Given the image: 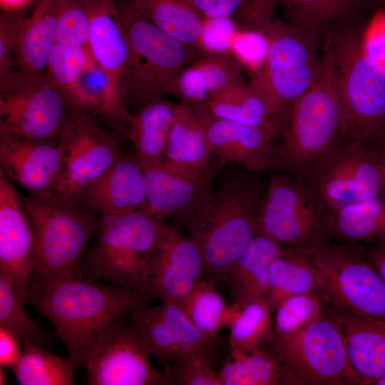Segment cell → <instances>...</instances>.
<instances>
[{"mask_svg": "<svg viewBox=\"0 0 385 385\" xmlns=\"http://www.w3.org/2000/svg\"><path fill=\"white\" fill-rule=\"evenodd\" d=\"M239 26L232 17L203 19L195 48L200 56L231 54Z\"/></svg>", "mask_w": 385, "mask_h": 385, "instance_id": "cell-45", "label": "cell"}, {"mask_svg": "<svg viewBox=\"0 0 385 385\" xmlns=\"http://www.w3.org/2000/svg\"><path fill=\"white\" fill-rule=\"evenodd\" d=\"M127 1L163 31L195 48L203 19L189 0Z\"/></svg>", "mask_w": 385, "mask_h": 385, "instance_id": "cell-36", "label": "cell"}, {"mask_svg": "<svg viewBox=\"0 0 385 385\" xmlns=\"http://www.w3.org/2000/svg\"><path fill=\"white\" fill-rule=\"evenodd\" d=\"M324 286L313 265L297 250L287 247L272 263L265 300L272 312L286 299L299 294L318 293Z\"/></svg>", "mask_w": 385, "mask_h": 385, "instance_id": "cell-31", "label": "cell"}, {"mask_svg": "<svg viewBox=\"0 0 385 385\" xmlns=\"http://www.w3.org/2000/svg\"><path fill=\"white\" fill-rule=\"evenodd\" d=\"M265 348L297 385H360L341 329L324 312L299 334L272 339Z\"/></svg>", "mask_w": 385, "mask_h": 385, "instance_id": "cell-10", "label": "cell"}, {"mask_svg": "<svg viewBox=\"0 0 385 385\" xmlns=\"http://www.w3.org/2000/svg\"><path fill=\"white\" fill-rule=\"evenodd\" d=\"M149 299L141 292L72 277L32 282L26 303L55 327L74 371L85 368L106 330Z\"/></svg>", "mask_w": 385, "mask_h": 385, "instance_id": "cell-1", "label": "cell"}, {"mask_svg": "<svg viewBox=\"0 0 385 385\" xmlns=\"http://www.w3.org/2000/svg\"><path fill=\"white\" fill-rule=\"evenodd\" d=\"M92 55L85 46L56 43L46 66L43 79L58 90L73 111L77 101V82Z\"/></svg>", "mask_w": 385, "mask_h": 385, "instance_id": "cell-40", "label": "cell"}, {"mask_svg": "<svg viewBox=\"0 0 385 385\" xmlns=\"http://www.w3.org/2000/svg\"><path fill=\"white\" fill-rule=\"evenodd\" d=\"M282 1L283 0H243L234 19L240 28L267 33L268 27L274 20L276 9Z\"/></svg>", "mask_w": 385, "mask_h": 385, "instance_id": "cell-47", "label": "cell"}, {"mask_svg": "<svg viewBox=\"0 0 385 385\" xmlns=\"http://www.w3.org/2000/svg\"><path fill=\"white\" fill-rule=\"evenodd\" d=\"M120 140L100 123L98 116L72 114L58 143L61 181L57 195L73 199L101 176L121 153Z\"/></svg>", "mask_w": 385, "mask_h": 385, "instance_id": "cell-14", "label": "cell"}, {"mask_svg": "<svg viewBox=\"0 0 385 385\" xmlns=\"http://www.w3.org/2000/svg\"><path fill=\"white\" fill-rule=\"evenodd\" d=\"M21 346L12 333L0 327V366L10 368L18 360Z\"/></svg>", "mask_w": 385, "mask_h": 385, "instance_id": "cell-50", "label": "cell"}, {"mask_svg": "<svg viewBox=\"0 0 385 385\" xmlns=\"http://www.w3.org/2000/svg\"><path fill=\"white\" fill-rule=\"evenodd\" d=\"M205 274V265L197 242L168 225L141 292L149 299L178 303L204 279Z\"/></svg>", "mask_w": 385, "mask_h": 385, "instance_id": "cell-18", "label": "cell"}, {"mask_svg": "<svg viewBox=\"0 0 385 385\" xmlns=\"http://www.w3.org/2000/svg\"><path fill=\"white\" fill-rule=\"evenodd\" d=\"M324 305L318 293L303 294L286 299L274 312L272 339H287L299 334L322 316Z\"/></svg>", "mask_w": 385, "mask_h": 385, "instance_id": "cell-41", "label": "cell"}, {"mask_svg": "<svg viewBox=\"0 0 385 385\" xmlns=\"http://www.w3.org/2000/svg\"><path fill=\"white\" fill-rule=\"evenodd\" d=\"M5 366H0V385L6 384Z\"/></svg>", "mask_w": 385, "mask_h": 385, "instance_id": "cell-54", "label": "cell"}, {"mask_svg": "<svg viewBox=\"0 0 385 385\" xmlns=\"http://www.w3.org/2000/svg\"><path fill=\"white\" fill-rule=\"evenodd\" d=\"M90 20L81 0H65L56 31V43L88 48Z\"/></svg>", "mask_w": 385, "mask_h": 385, "instance_id": "cell-43", "label": "cell"}, {"mask_svg": "<svg viewBox=\"0 0 385 385\" xmlns=\"http://www.w3.org/2000/svg\"><path fill=\"white\" fill-rule=\"evenodd\" d=\"M178 304L201 333L213 342L217 339L225 327L230 305L217 289L215 280L203 279Z\"/></svg>", "mask_w": 385, "mask_h": 385, "instance_id": "cell-37", "label": "cell"}, {"mask_svg": "<svg viewBox=\"0 0 385 385\" xmlns=\"http://www.w3.org/2000/svg\"><path fill=\"white\" fill-rule=\"evenodd\" d=\"M374 148L381 168L382 174L384 191L385 195V138L376 145H372Z\"/></svg>", "mask_w": 385, "mask_h": 385, "instance_id": "cell-53", "label": "cell"}, {"mask_svg": "<svg viewBox=\"0 0 385 385\" xmlns=\"http://www.w3.org/2000/svg\"><path fill=\"white\" fill-rule=\"evenodd\" d=\"M130 314V327L151 355L165 361H174L193 351L212 356L214 342L196 328L178 303L152 306L145 302Z\"/></svg>", "mask_w": 385, "mask_h": 385, "instance_id": "cell-20", "label": "cell"}, {"mask_svg": "<svg viewBox=\"0 0 385 385\" xmlns=\"http://www.w3.org/2000/svg\"><path fill=\"white\" fill-rule=\"evenodd\" d=\"M243 0H189L202 19L232 17Z\"/></svg>", "mask_w": 385, "mask_h": 385, "instance_id": "cell-49", "label": "cell"}, {"mask_svg": "<svg viewBox=\"0 0 385 385\" xmlns=\"http://www.w3.org/2000/svg\"><path fill=\"white\" fill-rule=\"evenodd\" d=\"M118 7L129 46L128 105L170 94L180 71L200 57L197 51L148 21L127 0Z\"/></svg>", "mask_w": 385, "mask_h": 385, "instance_id": "cell-6", "label": "cell"}, {"mask_svg": "<svg viewBox=\"0 0 385 385\" xmlns=\"http://www.w3.org/2000/svg\"><path fill=\"white\" fill-rule=\"evenodd\" d=\"M380 8L385 11V0H381V6Z\"/></svg>", "mask_w": 385, "mask_h": 385, "instance_id": "cell-56", "label": "cell"}, {"mask_svg": "<svg viewBox=\"0 0 385 385\" xmlns=\"http://www.w3.org/2000/svg\"><path fill=\"white\" fill-rule=\"evenodd\" d=\"M65 0H37L19 35L16 51L18 71L42 81L50 53L56 43V31Z\"/></svg>", "mask_w": 385, "mask_h": 385, "instance_id": "cell-25", "label": "cell"}, {"mask_svg": "<svg viewBox=\"0 0 385 385\" xmlns=\"http://www.w3.org/2000/svg\"><path fill=\"white\" fill-rule=\"evenodd\" d=\"M369 0H283L287 22L318 41L337 25L358 20Z\"/></svg>", "mask_w": 385, "mask_h": 385, "instance_id": "cell-29", "label": "cell"}, {"mask_svg": "<svg viewBox=\"0 0 385 385\" xmlns=\"http://www.w3.org/2000/svg\"><path fill=\"white\" fill-rule=\"evenodd\" d=\"M210 356L204 352L193 351L178 357L165 371L163 384L222 385Z\"/></svg>", "mask_w": 385, "mask_h": 385, "instance_id": "cell-42", "label": "cell"}, {"mask_svg": "<svg viewBox=\"0 0 385 385\" xmlns=\"http://www.w3.org/2000/svg\"><path fill=\"white\" fill-rule=\"evenodd\" d=\"M38 260V242L24 198L0 172V270L11 278L25 304Z\"/></svg>", "mask_w": 385, "mask_h": 385, "instance_id": "cell-17", "label": "cell"}, {"mask_svg": "<svg viewBox=\"0 0 385 385\" xmlns=\"http://www.w3.org/2000/svg\"><path fill=\"white\" fill-rule=\"evenodd\" d=\"M199 106L214 117L260 128L274 139L282 138L265 98L251 81H237Z\"/></svg>", "mask_w": 385, "mask_h": 385, "instance_id": "cell-30", "label": "cell"}, {"mask_svg": "<svg viewBox=\"0 0 385 385\" xmlns=\"http://www.w3.org/2000/svg\"><path fill=\"white\" fill-rule=\"evenodd\" d=\"M364 53L385 66V11L377 8L362 36Z\"/></svg>", "mask_w": 385, "mask_h": 385, "instance_id": "cell-48", "label": "cell"}, {"mask_svg": "<svg viewBox=\"0 0 385 385\" xmlns=\"http://www.w3.org/2000/svg\"><path fill=\"white\" fill-rule=\"evenodd\" d=\"M254 235L299 250L331 238L329 210L309 185L289 174H274L255 212Z\"/></svg>", "mask_w": 385, "mask_h": 385, "instance_id": "cell-8", "label": "cell"}, {"mask_svg": "<svg viewBox=\"0 0 385 385\" xmlns=\"http://www.w3.org/2000/svg\"><path fill=\"white\" fill-rule=\"evenodd\" d=\"M141 337L121 317L103 333L85 369L90 385L163 384L165 374L155 368Z\"/></svg>", "mask_w": 385, "mask_h": 385, "instance_id": "cell-16", "label": "cell"}, {"mask_svg": "<svg viewBox=\"0 0 385 385\" xmlns=\"http://www.w3.org/2000/svg\"><path fill=\"white\" fill-rule=\"evenodd\" d=\"M24 200L38 246L31 283L76 277L99 213L77 198L63 200L56 193L31 194Z\"/></svg>", "mask_w": 385, "mask_h": 385, "instance_id": "cell-5", "label": "cell"}, {"mask_svg": "<svg viewBox=\"0 0 385 385\" xmlns=\"http://www.w3.org/2000/svg\"><path fill=\"white\" fill-rule=\"evenodd\" d=\"M243 71L232 54L200 56L180 71L170 94L185 105H203L229 86L243 80Z\"/></svg>", "mask_w": 385, "mask_h": 385, "instance_id": "cell-26", "label": "cell"}, {"mask_svg": "<svg viewBox=\"0 0 385 385\" xmlns=\"http://www.w3.org/2000/svg\"><path fill=\"white\" fill-rule=\"evenodd\" d=\"M359 247L385 282V245Z\"/></svg>", "mask_w": 385, "mask_h": 385, "instance_id": "cell-51", "label": "cell"}, {"mask_svg": "<svg viewBox=\"0 0 385 385\" xmlns=\"http://www.w3.org/2000/svg\"><path fill=\"white\" fill-rule=\"evenodd\" d=\"M222 164L216 159L197 170L165 160L144 170V211L165 222L173 218L192 232L205 219L214 198L212 183Z\"/></svg>", "mask_w": 385, "mask_h": 385, "instance_id": "cell-13", "label": "cell"}, {"mask_svg": "<svg viewBox=\"0 0 385 385\" xmlns=\"http://www.w3.org/2000/svg\"><path fill=\"white\" fill-rule=\"evenodd\" d=\"M358 20L334 27L322 47L337 86L344 140L372 146L385 138V66L363 51Z\"/></svg>", "mask_w": 385, "mask_h": 385, "instance_id": "cell-2", "label": "cell"}, {"mask_svg": "<svg viewBox=\"0 0 385 385\" xmlns=\"http://www.w3.org/2000/svg\"><path fill=\"white\" fill-rule=\"evenodd\" d=\"M71 117L64 97L44 79L13 71L0 80V131L58 143Z\"/></svg>", "mask_w": 385, "mask_h": 385, "instance_id": "cell-12", "label": "cell"}, {"mask_svg": "<svg viewBox=\"0 0 385 385\" xmlns=\"http://www.w3.org/2000/svg\"><path fill=\"white\" fill-rule=\"evenodd\" d=\"M308 185L328 210L384 195L374 148L344 140Z\"/></svg>", "mask_w": 385, "mask_h": 385, "instance_id": "cell-15", "label": "cell"}, {"mask_svg": "<svg viewBox=\"0 0 385 385\" xmlns=\"http://www.w3.org/2000/svg\"><path fill=\"white\" fill-rule=\"evenodd\" d=\"M195 106L200 117L212 156L220 163H236L250 172L280 168V145L269 133L257 127L212 116Z\"/></svg>", "mask_w": 385, "mask_h": 385, "instance_id": "cell-21", "label": "cell"}, {"mask_svg": "<svg viewBox=\"0 0 385 385\" xmlns=\"http://www.w3.org/2000/svg\"><path fill=\"white\" fill-rule=\"evenodd\" d=\"M21 385H72L74 370L68 362L41 347L24 349L9 368Z\"/></svg>", "mask_w": 385, "mask_h": 385, "instance_id": "cell-38", "label": "cell"}, {"mask_svg": "<svg viewBox=\"0 0 385 385\" xmlns=\"http://www.w3.org/2000/svg\"><path fill=\"white\" fill-rule=\"evenodd\" d=\"M25 306L11 278L0 270V327L12 333L24 349L48 344L50 334L28 316Z\"/></svg>", "mask_w": 385, "mask_h": 385, "instance_id": "cell-39", "label": "cell"}, {"mask_svg": "<svg viewBox=\"0 0 385 385\" xmlns=\"http://www.w3.org/2000/svg\"><path fill=\"white\" fill-rule=\"evenodd\" d=\"M178 104L158 98L144 103L135 114H129L125 137L133 143V155L143 170L165 161L168 136Z\"/></svg>", "mask_w": 385, "mask_h": 385, "instance_id": "cell-27", "label": "cell"}, {"mask_svg": "<svg viewBox=\"0 0 385 385\" xmlns=\"http://www.w3.org/2000/svg\"><path fill=\"white\" fill-rule=\"evenodd\" d=\"M265 298L233 302L225 327L232 354L265 347L274 337V319Z\"/></svg>", "mask_w": 385, "mask_h": 385, "instance_id": "cell-33", "label": "cell"}, {"mask_svg": "<svg viewBox=\"0 0 385 385\" xmlns=\"http://www.w3.org/2000/svg\"><path fill=\"white\" fill-rule=\"evenodd\" d=\"M75 198L98 213L144 210V170L133 155L121 152L115 162Z\"/></svg>", "mask_w": 385, "mask_h": 385, "instance_id": "cell-23", "label": "cell"}, {"mask_svg": "<svg viewBox=\"0 0 385 385\" xmlns=\"http://www.w3.org/2000/svg\"><path fill=\"white\" fill-rule=\"evenodd\" d=\"M26 9L2 11L0 15V80L16 66V51L22 27L28 17Z\"/></svg>", "mask_w": 385, "mask_h": 385, "instance_id": "cell-46", "label": "cell"}, {"mask_svg": "<svg viewBox=\"0 0 385 385\" xmlns=\"http://www.w3.org/2000/svg\"><path fill=\"white\" fill-rule=\"evenodd\" d=\"M168 227L144 210L99 213L95 245L76 275L141 292Z\"/></svg>", "mask_w": 385, "mask_h": 385, "instance_id": "cell-4", "label": "cell"}, {"mask_svg": "<svg viewBox=\"0 0 385 385\" xmlns=\"http://www.w3.org/2000/svg\"><path fill=\"white\" fill-rule=\"evenodd\" d=\"M269 47L267 33L238 28L230 53L252 77L262 68Z\"/></svg>", "mask_w": 385, "mask_h": 385, "instance_id": "cell-44", "label": "cell"}, {"mask_svg": "<svg viewBox=\"0 0 385 385\" xmlns=\"http://www.w3.org/2000/svg\"><path fill=\"white\" fill-rule=\"evenodd\" d=\"M211 156L197 108L179 103L168 136L165 160L202 170L210 163Z\"/></svg>", "mask_w": 385, "mask_h": 385, "instance_id": "cell-34", "label": "cell"}, {"mask_svg": "<svg viewBox=\"0 0 385 385\" xmlns=\"http://www.w3.org/2000/svg\"><path fill=\"white\" fill-rule=\"evenodd\" d=\"M287 247L268 237L253 235L225 277L232 302L265 297L271 266Z\"/></svg>", "mask_w": 385, "mask_h": 385, "instance_id": "cell-28", "label": "cell"}, {"mask_svg": "<svg viewBox=\"0 0 385 385\" xmlns=\"http://www.w3.org/2000/svg\"><path fill=\"white\" fill-rule=\"evenodd\" d=\"M90 20L88 48L107 73L117 111L127 126L129 46L114 0H81Z\"/></svg>", "mask_w": 385, "mask_h": 385, "instance_id": "cell-19", "label": "cell"}, {"mask_svg": "<svg viewBox=\"0 0 385 385\" xmlns=\"http://www.w3.org/2000/svg\"><path fill=\"white\" fill-rule=\"evenodd\" d=\"M324 282V302L357 314L385 321V282L359 246L329 242L299 250Z\"/></svg>", "mask_w": 385, "mask_h": 385, "instance_id": "cell-11", "label": "cell"}, {"mask_svg": "<svg viewBox=\"0 0 385 385\" xmlns=\"http://www.w3.org/2000/svg\"><path fill=\"white\" fill-rule=\"evenodd\" d=\"M0 172L31 194H57L61 181L58 144L0 131Z\"/></svg>", "mask_w": 385, "mask_h": 385, "instance_id": "cell-22", "label": "cell"}, {"mask_svg": "<svg viewBox=\"0 0 385 385\" xmlns=\"http://www.w3.org/2000/svg\"><path fill=\"white\" fill-rule=\"evenodd\" d=\"M218 374L222 385H297L265 347L230 353Z\"/></svg>", "mask_w": 385, "mask_h": 385, "instance_id": "cell-35", "label": "cell"}, {"mask_svg": "<svg viewBox=\"0 0 385 385\" xmlns=\"http://www.w3.org/2000/svg\"><path fill=\"white\" fill-rule=\"evenodd\" d=\"M324 312L338 324L351 368L360 385L385 378V321L352 313L330 304Z\"/></svg>", "mask_w": 385, "mask_h": 385, "instance_id": "cell-24", "label": "cell"}, {"mask_svg": "<svg viewBox=\"0 0 385 385\" xmlns=\"http://www.w3.org/2000/svg\"><path fill=\"white\" fill-rule=\"evenodd\" d=\"M264 192L243 181L225 183L214 191L210 210L190 234L200 247L210 278L225 279L229 268L248 245Z\"/></svg>", "mask_w": 385, "mask_h": 385, "instance_id": "cell-9", "label": "cell"}, {"mask_svg": "<svg viewBox=\"0 0 385 385\" xmlns=\"http://www.w3.org/2000/svg\"><path fill=\"white\" fill-rule=\"evenodd\" d=\"M34 0H0L2 11H16L26 9Z\"/></svg>", "mask_w": 385, "mask_h": 385, "instance_id": "cell-52", "label": "cell"}, {"mask_svg": "<svg viewBox=\"0 0 385 385\" xmlns=\"http://www.w3.org/2000/svg\"><path fill=\"white\" fill-rule=\"evenodd\" d=\"M369 385H385V378H381L372 381Z\"/></svg>", "mask_w": 385, "mask_h": 385, "instance_id": "cell-55", "label": "cell"}, {"mask_svg": "<svg viewBox=\"0 0 385 385\" xmlns=\"http://www.w3.org/2000/svg\"><path fill=\"white\" fill-rule=\"evenodd\" d=\"M267 36L266 58L250 81L265 98L282 137L294 103L317 75L321 43L282 20L271 23Z\"/></svg>", "mask_w": 385, "mask_h": 385, "instance_id": "cell-7", "label": "cell"}, {"mask_svg": "<svg viewBox=\"0 0 385 385\" xmlns=\"http://www.w3.org/2000/svg\"><path fill=\"white\" fill-rule=\"evenodd\" d=\"M282 138L280 168L307 184L344 141L337 86L323 47L317 75L294 103Z\"/></svg>", "mask_w": 385, "mask_h": 385, "instance_id": "cell-3", "label": "cell"}, {"mask_svg": "<svg viewBox=\"0 0 385 385\" xmlns=\"http://www.w3.org/2000/svg\"><path fill=\"white\" fill-rule=\"evenodd\" d=\"M330 237L349 242L385 245V196L329 210Z\"/></svg>", "mask_w": 385, "mask_h": 385, "instance_id": "cell-32", "label": "cell"}]
</instances>
